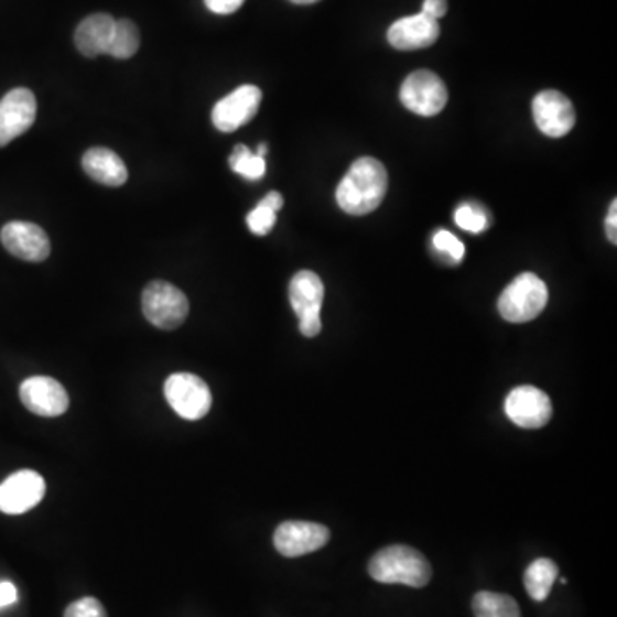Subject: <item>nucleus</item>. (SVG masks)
Segmentation results:
<instances>
[{
	"mask_svg": "<svg viewBox=\"0 0 617 617\" xmlns=\"http://www.w3.org/2000/svg\"><path fill=\"white\" fill-rule=\"evenodd\" d=\"M441 28L436 20H432L424 12L409 18H401L388 30V42L397 51H421L434 45L440 39Z\"/></svg>",
	"mask_w": 617,
	"mask_h": 617,
	"instance_id": "obj_15",
	"label": "nucleus"
},
{
	"mask_svg": "<svg viewBox=\"0 0 617 617\" xmlns=\"http://www.w3.org/2000/svg\"><path fill=\"white\" fill-rule=\"evenodd\" d=\"M0 242L14 258L42 262L51 256V239L46 231L31 221H9L0 230Z\"/></svg>",
	"mask_w": 617,
	"mask_h": 617,
	"instance_id": "obj_11",
	"label": "nucleus"
},
{
	"mask_svg": "<svg viewBox=\"0 0 617 617\" xmlns=\"http://www.w3.org/2000/svg\"><path fill=\"white\" fill-rule=\"evenodd\" d=\"M36 98L28 88L11 89L0 100V148L8 147L15 138L35 123Z\"/></svg>",
	"mask_w": 617,
	"mask_h": 617,
	"instance_id": "obj_12",
	"label": "nucleus"
},
{
	"mask_svg": "<svg viewBox=\"0 0 617 617\" xmlns=\"http://www.w3.org/2000/svg\"><path fill=\"white\" fill-rule=\"evenodd\" d=\"M290 2H293V4H299V6H308V4H316V2H320V0H290Z\"/></svg>",
	"mask_w": 617,
	"mask_h": 617,
	"instance_id": "obj_33",
	"label": "nucleus"
},
{
	"mask_svg": "<svg viewBox=\"0 0 617 617\" xmlns=\"http://www.w3.org/2000/svg\"><path fill=\"white\" fill-rule=\"evenodd\" d=\"M20 398L31 413L40 416L64 415L69 409L66 388L48 376L24 379L20 386Z\"/></svg>",
	"mask_w": 617,
	"mask_h": 617,
	"instance_id": "obj_13",
	"label": "nucleus"
},
{
	"mask_svg": "<svg viewBox=\"0 0 617 617\" xmlns=\"http://www.w3.org/2000/svg\"><path fill=\"white\" fill-rule=\"evenodd\" d=\"M422 12L432 20H440L447 12L446 0H424V6H422Z\"/></svg>",
	"mask_w": 617,
	"mask_h": 617,
	"instance_id": "obj_29",
	"label": "nucleus"
},
{
	"mask_svg": "<svg viewBox=\"0 0 617 617\" xmlns=\"http://www.w3.org/2000/svg\"><path fill=\"white\" fill-rule=\"evenodd\" d=\"M617 201H613V206L609 209V216L606 220L607 239L613 243H617Z\"/></svg>",
	"mask_w": 617,
	"mask_h": 617,
	"instance_id": "obj_31",
	"label": "nucleus"
},
{
	"mask_svg": "<svg viewBox=\"0 0 617 617\" xmlns=\"http://www.w3.org/2000/svg\"><path fill=\"white\" fill-rule=\"evenodd\" d=\"M388 191V172L376 159H359L336 190L339 208L351 216H364L381 206Z\"/></svg>",
	"mask_w": 617,
	"mask_h": 617,
	"instance_id": "obj_1",
	"label": "nucleus"
},
{
	"mask_svg": "<svg viewBox=\"0 0 617 617\" xmlns=\"http://www.w3.org/2000/svg\"><path fill=\"white\" fill-rule=\"evenodd\" d=\"M532 112L537 128L549 138H563L575 128L576 113L573 104L563 93L554 89L539 93L533 98Z\"/></svg>",
	"mask_w": 617,
	"mask_h": 617,
	"instance_id": "obj_14",
	"label": "nucleus"
},
{
	"mask_svg": "<svg viewBox=\"0 0 617 617\" xmlns=\"http://www.w3.org/2000/svg\"><path fill=\"white\" fill-rule=\"evenodd\" d=\"M45 478L35 470H20L0 484V511L23 515L45 498Z\"/></svg>",
	"mask_w": 617,
	"mask_h": 617,
	"instance_id": "obj_8",
	"label": "nucleus"
},
{
	"mask_svg": "<svg viewBox=\"0 0 617 617\" xmlns=\"http://www.w3.org/2000/svg\"><path fill=\"white\" fill-rule=\"evenodd\" d=\"M64 617H108L104 604L98 598L85 597L73 602L67 607Z\"/></svg>",
	"mask_w": 617,
	"mask_h": 617,
	"instance_id": "obj_26",
	"label": "nucleus"
},
{
	"mask_svg": "<svg viewBox=\"0 0 617 617\" xmlns=\"http://www.w3.org/2000/svg\"><path fill=\"white\" fill-rule=\"evenodd\" d=\"M329 537L332 532L324 524L313 521H283L274 530L273 544L285 558H301L323 549L328 544Z\"/></svg>",
	"mask_w": 617,
	"mask_h": 617,
	"instance_id": "obj_7",
	"label": "nucleus"
},
{
	"mask_svg": "<svg viewBox=\"0 0 617 617\" xmlns=\"http://www.w3.org/2000/svg\"><path fill=\"white\" fill-rule=\"evenodd\" d=\"M246 0H205L206 8L215 14H231L239 11Z\"/></svg>",
	"mask_w": 617,
	"mask_h": 617,
	"instance_id": "obj_27",
	"label": "nucleus"
},
{
	"mask_svg": "<svg viewBox=\"0 0 617 617\" xmlns=\"http://www.w3.org/2000/svg\"><path fill=\"white\" fill-rule=\"evenodd\" d=\"M548 285L537 274L521 273L499 297V314L509 323H529L548 305Z\"/></svg>",
	"mask_w": 617,
	"mask_h": 617,
	"instance_id": "obj_3",
	"label": "nucleus"
},
{
	"mask_svg": "<svg viewBox=\"0 0 617 617\" xmlns=\"http://www.w3.org/2000/svg\"><path fill=\"white\" fill-rule=\"evenodd\" d=\"M277 224V213L267 206L258 205L247 215V227L255 236H268Z\"/></svg>",
	"mask_w": 617,
	"mask_h": 617,
	"instance_id": "obj_24",
	"label": "nucleus"
},
{
	"mask_svg": "<svg viewBox=\"0 0 617 617\" xmlns=\"http://www.w3.org/2000/svg\"><path fill=\"white\" fill-rule=\"evenodd\" d=\"M18 602V588L11 582H0V607L12 606Z\"/></svg>",
	"mask_w": 617,
	"mask_h": 617,
	"instance_id": "obj_30",
	"label": "nucleus"
},
{
	"mask_svg": "<svg viewBox=\"0 0 617 617\" xmlns=\"http://www.w3.org/2000/svg\"><path fill=\"white\" fill-rule=\"evenodd\" d=\"M268 153V147L267 144L262 143L259 144L258 151H256V154H258V156H261V159H264V154Z\"/></svg>",
	"mask_w": 617,
	"mask_h": 617,
	"instance_id": "obj_34",
	"label": "nucleus"
},
{
	"mask_svg": "<svg viewBox=\"0 0 617 617\" xmlns=\"http://www.w3.org/2000/svg\"><path fill=\"white\" fill-rule=\"evenodd\" d=\"M434 243V249L441 255L450 256L453 262H459L465 256V246H463L462 240L458 237L453 236L452 231L440 230L436 231V236L432 239Z\"/></svg>",
	"mask_w": 617,
	"mask_h": 617,
	"instance_id": "obj_25",
	"label": "nucleus"
},
{
	"mask_svg": "<svg viewBox=\"0 0 617 617\" xmlns=\"http://www.w3.org/2000/svg\"><path fill=\"white\" fill-rule=\"evenodd\" d=\"M83 169L93 181L108 185V187H120L128 182L129 172L116 151L108 148H91L83 154Z\"/></svg>",
	"mask_w": 617,
	"mask_h": 617,
	"instance_id": "obj_18",
	"label": "nucleus"
},
{
	"mask_svg": "<svg viewBox=\"0 0 617 617\" xmlns=\"http://www.w3.org/2000/svg\"><path fill=\"white\" fill-rule=\"evenodd\" d=\"M370 578L386 585L422 588L431 582L432 567L425 555L409 545H390L381 549L369 561Z\"/></svg>",
	"mask_w": 617,
	"mask_h": 617,
	"instance_id": "obj_2",
	"label": "nucleus"
},
{
	"mask_svg": "<svg viewBox=\"0 0 617 617\" xmlns=\"http://www.w3.org/2000/svg\"><path fill=\"white\" fill-rule=\"evenodd\" d=\"M321 314H314V316H305L299 320V329H301L302 335L307 336V338H314V336L321 333Z\"/></svg>",
	"mask_w": 617,
	"mask_h": 617,
	"instance_id": "obj_28",
	"label": "nucleus"
},
{
	"mask_svg": "<svg viewBox=\"0 0 617 617\" xmlns=\"http://www.w3.org/2000/svg\"><path fill=\"white\" fill-rule=\"evenodd\" d=\"M116 21L112 15L105 14V12L88 15L79 23L74 33L77 51L89 58L107 54L108 46L112 43L113 31H116Z\"/></svg>",
	"mask_w": 617,
	"mask_h": 617,
	"instance_id": "obj_16",
	"label": "nucleus"
},
{
	"mask_svg": "<svg viewBox=\"0 0 617 617\" xmlns=\"http://www.w3.org/2000/svg\"><path fill=\"white\" fill-rule=\"evenodd\" d=\"M506 415L521 429H540L548 425L552 416L548 393L535 386L523 385L506 397Z\"/></svg>",
	"mask_w": 617,
	"mask_h": 617,
	"instance_id": "obj_9",
	"label": "nucleus"
},
{
	"mask_svg": "<svg viewBox=\"0 0 617 617\" xmlns=\"http://www.w3.org/2000/svg\"><path fill=\"white\" fill-rule=\"evenodd\" d=\"M558 573L560 570L554 561L548 558L533 561L524 571L523 582L527 594L535 602H544L551 594Z\"/></svg>",
	"mask_w": 617,
	"mask_h": 617,
	"instance_id": "obj_19",
	"label": "nucleus"
},
{
	"mask_svg": "<svg viewBox=\"0 0 617 617\" xmlns=\"http://www.w3.org/2000/svg\"><path fill=\"white\" fill-rule=\"evenodd\" d=\"M228 163H230V169L236 174L242 175L243 178H249V181H259L262 175L267 174V162H264V159L252 153L243 144L234 148V153L230 154Z\"/></svg>",
	"mask_w": 617,
	"mask_h": 617,
	"instance_id": "obj_22",
	"label": "nucleus"
},
{
	"mask_svg": "<svg viewBox=\"0 0 617 617\" xmlns=\"http://www.w3.org/2000/svg\"><path fill=\"white\" fill-rule=\"evenodd\" d=\"M261 100L262 93L258 86H240L215 105L212 112L213 126L220 132L237 131L255 119Z\"/></svg>",
	"mask_w": 617,
	"mask_h": 617,
	"instance_id": "obj_10",
	"label": "nucleus"
},
{
	"mask_svg": "<svg viewBox=\"0 0 617 617\" xmlns=\"http://www.w3.org/2000/svg\"><path fill=\"white\" fill-rule=\"evenodd\" d=\"M165 398L174 412L185 421H199L208 415L213 405L209 386L191 372L170 376L165 381Z\"/></svg>",
	"mask_w": 617,
	"mask_h": 617,
	"instance_id": "obj_5",
	"label": "nucleus"
},
{
	"mask_svg": "<svg viewBox=\"0 0 617 617\" xmlns=\"http://www.w3.org/2000/svg\"><path fill=\"white\" fill-rule=\"evenodd\" d=\"M143 314L154 328L172 332L190 316V301L177 286L162 280L148 283L143 292Z\"/></svg>",
	"mask_w": 617,
	"mask_h": 617,
	"instance_id": "obj_4",
	"label": "nucleus"
},
{
	"mask_svg": "<svg viewBox=\"0 0 617 617\" xmlns=\"http://www.w3.org/2000/svg\"><path fill=\"white\" fill-rule=\"evenodd\" d=\"M400 100L410 112L437 116L447 104L446 85L432 71H415L401 85Z\"/></svg>",
	"mask_w": 617,
	"mask_h": 617,
	"instance_id": "obj_6",
	"label": "nucleus"
},
{
	"mask_svg": "<svg viewBox=\"0 0 617 617\" xmlns=\"http://www.w3.org/2000/svg\"><path fill=\"white\" fill-rule=\"evenodd\" d=\"M259 205L267 206V208L273 209L274 213L280 212L283 208V196L277 191H271L264 199L259 203Z\"/></svg>",
	"mask_w": 617,
	"mask_h": 617,
	"instance_id": "obj_32",
	"label": "nucleus"
},
{
	"mask_svg": "<svg viewBox=\"0 0 617 617\" xmlns=\"http://www.w3.org/2000/svg\"><path fill=\"white\" fill-rule=\"evenodd\" d=\"M455 221L463 230L472 231V234H480L489 227V218L486 212L478 206L463 205L455 212Z\"/></svg>",
	"mask_w": 617,
	"mask_h": 617,
	"instance_id": "obj_23",
	"label": "nucleus"
},
{
	"mask_svg": "<svg viewBox=\"0 0 617 617\" xmlns=\"http://www.w3.org/2000/svg\"><path fill=\"white\" fill-rule=\"evenodd\" d=\"M290 305L299 320L321 314L324 301L323 280L314 271L302 270L293 274L289 286Z\"/></svg>",
	"mask_w": 617,
	"mask_h": 617,
	"instance_id": "obj_17",
	"label": "nucleus"
},
{
	"mask_svg": "<svg viewBox=\"0 0 617 617\" xmlns=\"http://www.w3.org/2000/svg\"><path fill=\"white\" fill-rule=\"evenodd\" d=\"M139 43H141V36H139L138 26L131 20H117L112 43L108 46L107 55L126 61L139 51Z\"/></svg>",
	"mask_w": 617,
	"mask_h": 617,
	"instance_id": "obj_21",
	"label": "nucleus"
},
{
	"mask_svg": "<svg viewBox=\"0 0 617 617\" xmlns=\"http://www.w3.org/2000/svg\"><path fill=\"white\" fill-rule=\"evenodd\" d=\"M475 617H520V607L513 597L496 592H478L472 600Z\"/></svg>",
	"mask_w": 617,
	"mask_h": 617,
	"instance_id": "obj_20",
	"label": "nucleus"
}]
</instances>
